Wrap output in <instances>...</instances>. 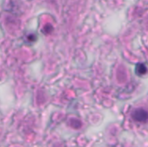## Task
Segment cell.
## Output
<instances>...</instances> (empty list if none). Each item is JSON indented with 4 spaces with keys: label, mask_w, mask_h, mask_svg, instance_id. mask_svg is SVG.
<instances>
[{
    "label": "cell",
    "mask_w": 148,
    "mask_h": 147,
    "mask_svg": "<svg viewBox=\"0 0 148 147\" xmlns=\"http://www.w3.org/2000/svg\"><path fill=\"white\" fill-rule=\"evenodd\" d=\"M147 110L141 107L135 108L131 113V118L139 123H146L147 120Z\"/></svg>",
    "instance_id": "cell-1"
},
{
    "label": "cell",
    "mask_w": 148,
    "mask_h": 147,
    "mask_svg": "<svg viewBox=\"0 0 148 147\" xmlns=\"http://www.w3.org/2000/svg\"><path fill=\"white\" fill-rule=\"evenodd\" d=\"M27 38H28V40H29V42H34L36 41V36L34 34H29V36H27Z\"/></svg>",
    "instance_id": "cell-3"
},
{
    "label": "cell",
    "mask_w": 148,
    "mask_h": 147,
    "mask_svg": "<svg viewBox=\"0 0 148 147\" xmlns=\"http://www.w3.org/2000/svg\"><path fill=\"white\" fill-rule=\"evenodd\" d=\"M134 72H135L136 75H138V76H143V75H145L147 74V68L146 64L143 63V62H138L135 65Z\"/></svg>",
    "instance_id": "cell-2"
}]
</instances>
